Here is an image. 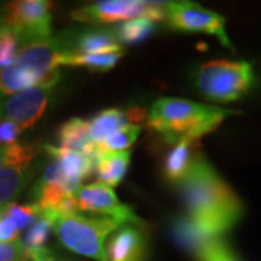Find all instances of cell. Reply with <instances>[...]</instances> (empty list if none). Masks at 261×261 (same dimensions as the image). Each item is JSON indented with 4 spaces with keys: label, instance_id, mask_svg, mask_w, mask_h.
Returning a JSON list of instances; mask_svg holds the SVG:
<instances>
[{
    "label": "cell",
    "instance_id": "cell-32",
    "mask_svg": "<svg viewBox=\"0 0 261 261\" xmlns=\"http://www.w3.org/2000/svg\"><path fill=\"white\" fill-rule=\"evenodd\" d=\"M28 261H37V260H28Z\"/></svg>",
    "mask_w": 261,
    "mask_h": 261
},
{
    "label": "cell",
    "instance_id": "cell-27",
    "mask_svg": "<svg viewBox=\"0 0 261 261\" xmlns=\"http://www.w3.org/2000/svg\"><path fill=\"white\" fill-rule=\"evenodd\" d=\"M0 261H28L22 240L15 243H0Z\"/></svg>",
    "mask_w": 261,
    "mask_h": 261
},
{
    "label": "cell",
    "instance_id": "cell-22",
    "mask_svg": "<svg viewBox=\"0 0 261 261\" xmlns=\"http://www.w3.org/2000/svg\"><path fill=\"white\" fill-rule=\"evenodd\" d=\"M113 32L118 38V41L126 45L138 44L149 38L157 29L155 22L145 18H137L125 20L113 27Z\"/></svg>",
    "mask_w": 261,
    "mask_h": 261
},
{
    "label": "cell",
    "instance_id": "cell-8",
    "mask_svg": "<svg viewBox=\"0 0 261 261\" xmlns=\"http://www.w3.org/2000/svg\"><path fill=\"white\" fill-rule=\"evenodd\" d=\"M75 197L79 202V209L84 212L109 216L121 224H132L138 228H145V222L135 215L130 206L122 203L112 187L99 181L92 183L82 187Z\"/></svg>",
    "mask_w": 261,
    "mask_h": 261
},
{
    "label": "cell",
    "instance_id": "cell-29",
    "mask_svg": "<svg viewBox=\"0 0 261 261\" xmlns=\"http://www.w3.org/2000/svg\"><path fill=\"white\" fill-rule=\"evenodd\" d=\"M22 130L23 129L19 128L16 123L0 119V148H6L16 144V140Z\"/></svg>",
    "mask_w": 261,
    "mask_h": 261
},
{
    "label": "cell",
    "instance_id": "cell-26",
    "mask_svg": "<svg viewBox=\"0 0 261 261\" xmlns=\"http://www.w3.org/2000/svg\"><path fill=\"white\" fill-rule=\"evenodd\" d=\"M196 258L199 261H238V258L231 251V248L222 240V237L212 238L197 252Z\"/></svg>",
    "mask_w": 261,
    "mask_h": 261
},
{
    "label": "cell",
    "instance_id": "cell-7",
    "mask_svg": "<svg viewBox=\"0 0 261 261\" xmlns=\"http://www.w3.org/2000/svg\"><path fill=\"white\" fill-rule=\"evenodd\" d=\"M57 84L31 87L10 96H0V119L16 123L22 129H29L45 113Z\"/></svg>",
    "mask_w": 261,
    "mask_h": 261
},
{
    "label": "cell",
    "instance_id": "cell-28",
    "mask_svg": "<svg viewBox=\"0 0 261 261\" xmlns=\"http://www.w3.org/2000/svg\"><path fill=\"white\" fill-rule=\"evenodd\" d=\"M19 240V228L5 214V207L0 211V243H15Z\"/></svg>",
    "mask_w": 261,
    "mask_h": 261
},
{
    "label": "cell",
    "instance_id": "cell-13",
    "mask_svg": "<svg viewBox=\"0 0 261 261\" xmlns=\"http://www.w3.org/2000/svg\"><path fill=\"white\" fill-rule=\"evenodd\" d=\"M129 151L108 152V151L99 149V154L94 161V171H96L99 183L109 187L118 186L125 177L128 167H129Z\"/></svg>",
    "mask_w": 261,
    "mask_h": 261
},
{
    "label": "cell",
    "instance_id": "cell-15",
    "mask_svg": "<svg viewBox=\"0 0 261 261\" xmlns=\"http://www.w3.org/2000/svg\"><path fill=\"white\" fill-rule=\"evenodd\" d=\"M44 149L49 154V157L58 160L64 168L65 177L86 178L89 177L94 170V160L87 154L77 152L71 149L61 148L57 145H45Z\"/></svg>",
    "mask_w": 261,
    "mask_h": 261
},
{
    "label": "cell",
    "instance_id": "cell-17",
    "mask_svg": "<svg viewBox=\"0 0 261 261\" xmlns=\"http://www.w3.org/2000/svg\"><path fill=\"white\" fill-rule=\"evenodd\" d=\"M171 232H173V240L177 243L178 247L192 252L195 257L212 238H218V237H211V235L202 232L192 222V219L189 216L174 218L171 222Z\"/></svg>",
    "mask_w": 261,
    "mask_h": 261
},
{
    "label": "cell",
    "instance_id": "cell-33",
    "mask_svg": "<svg viewBox=\"0 0 261 261\" xmlns=\"http://www.w3.org/2000/svg\"><path fill=\"white\" fill-rule=\"evenodd\" d=\"M2 209H3V207H2ZM2 209H0V211H2Z\"/></svg>",
    "mask_w": 261,
    "mask_h": 261
},
{
    "label": "cell",
    "instance_id": "cell-3",
    "mask_svg": "<svg viewBox=\"0 0 261 261\" xmlns=\"http://www.w3.org/2000/svg\"><path fill=\"white\" fill-rule=\"evenodd\" d=\"M121 222L102 215H57L54 233L68 251L97 261H108L106 240Z\"/></svg>",
    "mask_w": 261,
    "mask_h": 261
},
{
    "label": "cell",
    "instance_id": "cell-2",
    "mask_svg": "<svg viewBox=\"0 0 261 261\" xmlns=\"http://www.w3.org/2000/svg\"><path fill=\"white\" fill-rule=\"evenodd\" d=\"M238 111L209 106L178 97H161L149 109L148 126L157 130L170 144L189 137L197 140L215 130L224 119Z\"/></svg>",
    "mask_w": 261,
    "mask_h": 261
},
{
    "label": "cell",
    "instance_id": "cell-31",
    "mask_svg": "<svg viewBox=\"0 0 261 261\" xmlns=\"http://www.w3.org/2000/svg\"><path fill=\"white\" fill-rule=\"evenodd\" d=\"M2 6H3V5H0V25L3 23V20H2Z\"/></svg>",
    "mask_w": 261,
    "mask_h": 261
},
{
    "label": "cell",
    "instance_id": "cell-30",
    "mask_svg": "<svg viewBox=\"0 0 261 261\" xmlns=\"http://www.w3.org/2000/svg\"><path fill=\"white\" fill-rule=\"evenodd\" d=\"M129 122H132L134 125H140L141 122H144L147 119V111L142 108H134V109H126Z\"/></svg>",
    "mask_w": 261,
    "mask_h": 261
},
{
    "label": "cell",
    "instance_id": "cell-24",
    "mask_svg": "<svg viewBox=\"0 0 261 261\" xmlns=\"http://www.w3.org/2000/svg\"><path fill=\"white\" fill-rule=\"evenodd\" d=\"M5 214L16 224L20 229H25L34 224L42 214V207L37 203H28V205H18L16 202H12L5 206Z\"/></svg>",
    "mask_w": 261,
    "mask_h": 261
},
{
    "label": "cell",
    "instance_id": "cell-6",
    "mask_svg": "<svg viewBox=\"0 0 261 261\" xmlns=\"http://www.w3.org/2000/svg\"><path fill=\"white\" fill-rule=\"evenodd\" d=\"M166 22L178 32L214 35L224 47L233 49L225 29L226 19L195 2H166Z\"/></svg>",
    "mask_w": 261,
    "mask_h": 261
},
{
    "label": "cell",
    "instance_id": "cell-10",
    "mask_svg": "<svg viewBox=\"0 0 261 261\" xmlns=\"http://www.w3.org/2000/svg\"><path fill=\"white\" fill-rule=\"evenodd\" d=\"M149 2L141 0H100L71 12V18L84 23H113L147 18Z\"/></svg>",
    "mask_w": 261,
    "mask_h": 261
},
{
    "label": "cell",
    "instance_id": "cell-9",
    "mask_svg": "<svg viewBox=\"0 0 261 261\" xmlns=\"http://www.w3.org/2000/svg\"><path fill=\"white\" fill-rule=\"evenodd\" d=\"M61 53L75 54H113L123 53L112 28L86 27L65 29L56 37Z\"/></svg>",
    "mask_w": 261,
    "mask_h": 261
},
{
    "label": "cell",
    "instance_id": "cell-16",
    "mask_svg": "<svg viewBox=\"0 0 261 261\" xmlns=\"http://www.w3.org/2000/svg\"><path fill=\"white\" fill-rule=\"evenodd\" d=\"M129 125L126 111L121 109H106L99 112L89 121V135L94 145L102 144L112 134Z\"/></svg>",
    "mask_w": 261,
    "mask_h": 261
},
{
    "label": "cell",
    "instance_id": "cell-21",
    "mask_svg": "<svg viewBox=\"0 0 261 261\" xmlns=\"http://www.w3.org/2000/svg\"><path fill=\"white\" fill-rule=\"evenodd\" d=\"M57 212L51 209H42V214L39 215L37 221L31 225L28 232L23 238V248L25 252H34L44 250L45 243L51 231H54V222H56Z\"/></svg>",
    "mask_w": 261,
    "mask_h": 261
},
{
    "label": "cell",
    "instance_id": "cell-23",
    "mask_svg": "<svg viewBox=\"0 0 261 261\" xmlns=\"http://www.w3.org/2000/svg\"><path fill=\"white\" fill-rule=\"evenodd\" d=\"M141 132L140 125H128L125 128H122L118 132L112 134L111 137H108L103 141L102 144H99L97 147L100 151H108V152H121L126 151L130 145L137 141L138 135Z\"/></svg>",
    "mask_w": 261,
    "mask_h": 261
},
{
    "label": "cell",
    "instance_id": "cell-4",
    "mask_svg": "<svg viewBox=\"0 0 261 261\" xmlns=\"http://www.w3.org/2000/svg\"><path fill=\"white\" fill-rule=\"evenodd\" d=\"M255 75L248 61L214 60L199 65L193 74L195 87L209 100L235 102L248 93Z\"/></svg>",
    "mask_w": 261,
    "mask_h": 261
},
{
    "label": "cell",
    "instance_id": "cell-19",
    "mask_svg": "<svg viewBox=\"0 0 261 261\" xmlns=\"http://www.w3.org/2000/svg\"><path fill=\"white\" fill-rule=\"evenodd\" d=\"M125 53L113 54H75V53H61L58 57V65L68 67H83L90 71L106 73L112 70Z\"/></svg>",
    "mask_w": 261,
    "mask_h": 261
},
{
    "label": "cell",
    "instance_id": "cell-11",
    "mask_svg": "<svg viewBox=\"0 0 261 261\" xmlns=\"http://www.w3.org/2000/svg\"><path fill=\"white\" fill-rule=\"evenodd\" d=\"M106 254L108 261H147L148 240L138 226H122L109 240Z\"/></svg>",
    "mask_w": 261,
    "mask_h": 261
},
{
    "label": "cell",
    "instance_id": "cell-1",
    "mask_svg": "<svg viewBox=\"0 0 261 261\" xmlns=\"http://www.w3.org/2000/svg\"><path fill=\"white\" fill-rule=\"evenodd\" d=\"M177 186L187 216L206 235L222 237L243 219V200L205 155H193Z\"/></svg>",
    "mask_w": 261,
    "mask_h": 261
},
{
    "label": "cell",
    "instance_id": "cell-5",
    "mask_svg": "<svg viewBox=\"0 0 261 261\" xmlns=\"http://www.w3.org/2000/svg\"><path fill=\"white\" fill-rule=\"evenodd\" d=\"M53 3L47 0H16L2 6V20L18 37L20 47L53 38Z\"/></svg>",
    "mask_w": 261,
    "mask_h": 261
},
{
    "label": "cell",
    "instance_id": "cell-14",
    "mask_svg": "<svg viewBox=\"0 0 261 261\" xmlns=\"http://www.w3.org/2000/svg\"><path fill=\"white\" fill-rule=\"evenodd\" d=\"M196 140L185 137L181 140H178L176 144H173L174 147L170 149L167 157L164 160V166H163V174L171 183H178L181 178L185 177L187 170L190 167L192 159L196 152H193Z\"/></svg>",
    "mask_w": 261,
    "mask_h": 261
},
{
    "label": "cell",
    "instance_id": "cell-25",
    "mask_svg": "<svg viewBox=\"0 0 261 261\" xmlns=\"http://www.w3.org/2000/svg\"><path fill=\"white\" fill-rule=\"evenodd\" d=\"M20 48L16 34L12 29L2 23L0 25V68L9 67L13 64Z\"/></svg>",
    "mask_w": 261,
    "mask_h": 261
},
{
    "label": "cell",
    "instance_id": "cell-12",
    "mask_svg": "<svg viewBox=\"0 0 261 261\" xmlns=\"http://www.w3.org/2000/svg\"><path fill=\"white\" fill-rule=\"evenodd\" d=\"M57 138H58V144H60L58 147L87 154L89 157H92L96 161L99 148L90 141L89 122L83 121L80 118L68 119L64 125L60 126Z\"/></svg>",
    "mask_w": 261,
    "mask_h": 261
},
{
    "label": "cell",
    "instance_id": "cell-20",
    "mask_svg": "<svg viewBox=\"0 0 261 261\" xmlns=\"http://www.w3.org/2000/svg\"><path fill=\"white\" fill-rule=\"evenodd\" d=\"M29 178V168L3 166L0 170V209L13 202Z\"/></svg>",
    "mask_w": 261,
    "mask_h": 261
},
{
    "label": "cell",
    "instance_id": "cell-18",
    "mask_svg": "<svg viewBox=\"0 0 261 261\" xmlns=\"http://www.w3.org/2000/svg\"><path fill=\"white\" fill-rule=\"evenodd\" d=\"M38 86L44 84L41 79L28 68L16 64L0 68V96H10Z\"/></svg>",
    "mask_w": 261,
    "mask_h": 261
}]
</instances>
